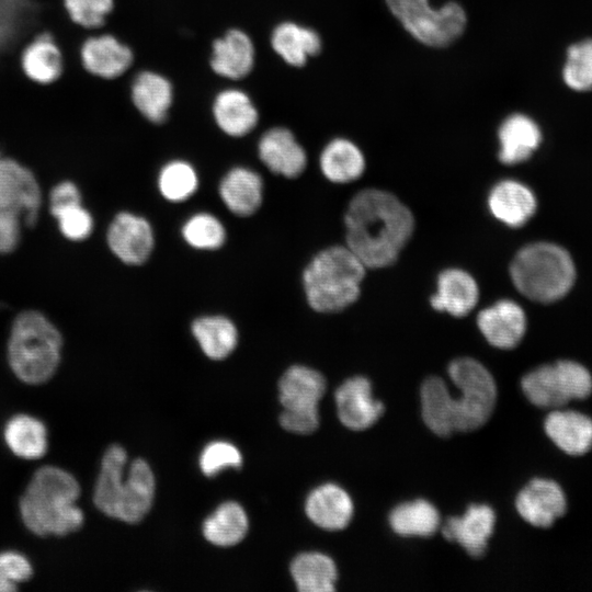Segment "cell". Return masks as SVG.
Instances as JSON below:
<instances>
[{
  "label": "cell",
  "mask_w": 592,
  "mask_h": 592,
  "mask_svg": "<svg viewBox=\"0 0 592 592\" xmlns=\"http://www.w3.org/2000/svg\"><path fill=\"white\" fill-rule=\"evenodd\" d=\"M21 217L12 212L0 209V253L13 251L20 238Z\"/></svg>",
  "instance_id": "cell-43"
},
{
  "label": "cell",
  "mask_w": 592,
  "mask_h": 592,
  "mask_svg": "<svg viewBox=\"0 0 592 592\" xmlns=\"http://www.w3.org/2000/svg\"><path fill=\"white\" fill-rule=\"evenodd\" d=\"M271 45L286 64L303 67L309 57L320 53L322 41L315 30L286 21L273 30Z\"/></svg>",
  "instance_id": "cell-27"
},
{
  "label": "cell",
  "mask_w": 592,
  "mask_h": 592,
  "mask_svg": "<svg viewBox=\"0 0 592 592\" xmlns=\"http://www.w3.org/2000/svg\"><path fill=\"white\" fill-rule=\"evenodd\" d=\"M344 223L346 247L369 269L394 263L414 228L408 207L377 189L363 190L352 198Z\"/></svg>",
  "instance_id": "cell-2"
},
{
  "label": "cell",
  "mask_w": 592,
  "mask_h": 592,
  "mask_svg": "<svg viewBox=\"0 0 592 592\" xmlns=\"http://www.w3.org/2000/svg\"><path fill=\"white\" fill-rule=\"evenodd\" d=\"M526 398L540 408H560L592 392V376L580 363L570 360L542 365L521 380Z\"/></svg>",
  "instance_id": "cell-10"
},
{
  "label": "cell",
  "mask_w": 592,
  "mask_h": 592,
  "mask_svg": "<svg viewBox=\"0 0 592 592\" xmlns=\"http://www.w3.org/2000/svg\"><path fill=\"white\" fill-rule=\"evenodd\" d=\"M364 274L365 265L348 247L320 251L303 273L308 304L320 312L346 308L357 299Z\"/></svg>",
  "instance_id": "cell-5"
},
{
  "label": "cell",
  "mask_w": 592,
  "mask_h": 592,
  "mask_svg": "<svg viewBox=\"0 0 592 592\" xmlns=\"http://www.w3.org/2000/svg\"><path fill=\"white\" fill-rule=\"evenodd\" d=\"M499 160L516 164L528 160L539 148L543 133L537 122L527 114L512 113L499 125Z\"/></svg>",
  "instance_id": "cell-18"
},
{
  "label": "cell",
  "mask_w": 592,
  "mask_h": 592,
  "mask_svg": "<svg viewBox=\"0 0 592 592\" xmlns=\"http://www.w3.org/2000/svg\"><path fill=\"white\" fill-rule=\"evenodd\" d=\"M54 216L58 220L62 235L70 240H83L92 231V217L81 204L61 209L55 213Z\"/></svg>",
  "instance_id": "cell-42"
},
{
  "label": "cell",
  "mask_w": 592,
  "mask_h": 592,
  "mask_svg": "<svg viewBox=\"0 0 592 592\" xmlns=\"http://www.w3.org/2000/svg\"><path fill=\"white\" fill-rule=\"evenodd\" d=\"M219 195L231 213L238 216H250L262 203V179L251 169L236 167L223 178Z\"/></svg>",
  "instance_id": "cell-26"
},
{
  "label": "cell",
  "mask_w": 592,
  "mask_h": 592,
  "mask_svg": "<svg viewBox=\"0 0 592 592\" xmlns=\"http://www.w3.org/2000/svg\"><path fill=\"white\" fill-rule=\"evenodd\" d=\"M21 13L0 0V45L4 44L14 31V22Z\"/></svg>",
  "instance_id": "cell-45"
},
{
  "label": "cell",
  "mask_w": 592,
  "mask_h": 592,
  "mask_svg": "<svg viewBox=\"0 0 592 592\" xmlns=\"http://www.w3.org/2000/svg\"><path fill=\"white\" fill-rule=\"evenodd\" d=\"M548 437L562 452L579 456L592 447V419L573 410H553L545 419Z\"/></svg>",
  "instance_id": "cell-22"
},
{
  "label": "cell",
  "mask_w": 592,
  "mask_h": 592,
  "mask_svg": "<svg viewBox=\"0 0 592 592\" xmlns=\"http://www.w3.org/2000/svg\"><path fill=\"white\" fill-rule=\"evenodd\" d=\"M61 350V337L42 314H20L12 326L8 356L12 371L24 383L37 385L55 373Z\"/></svg>",
  "instance_id": "cell-7"
},
{
  "label": "cell",
  "mask_w": 592,
  "mask_h": 592,
  "mask_svg": "<svg viewBox=\"0 0 592 592\" xmlns=\"http://www.w3.org/2000/svg\"><path fill=\"white\" fill-rule=\"evenodd\" d=\"M515 508L521 517L531 525L549 527L565 514L567 500L557 482L535 478L517 493Z\"/></svg>",
  "instance_id": "cell-14"
},
{
  "label": "cell",
  "mask_w": 592,
  "mask_h": 592,
  "mask_svg": "<svg viewBox=\"0 0 592 592\" xmlns=\"http://www.w3.org/2000/svg\"><path fill=\"white\" fill-rule=\"evenodd\" d=\"M126 460V451L117 444L105 451L93 501L104 514L126 523H137L151 508L155 476L146 460L136 458L124 477Z\"/></svg>",
  "instance_id": "cell-4"
},
{
  "label": "cell",
  "mask_w": 592,
  "mask_h": 592,
  "mask_svg": "<svg viewBox=\"0 0 592 592\" xmlns=\"http://www.w3.org/2000/svg\"><path fill=\"white\" fill-rule=\"evenodd\" d=\"M192 333L203 352L213 360L228 356L238 342V331L234 322L219 315L195 319Z\"/></svg>",
  "instance_id": "cell-32"
},
{
  "label": "cell",
  "mask_w": 592,
  "mask_h": 592,
  "mask_svg": "<svg viewBox=\"0 0 592 592\" xmlns=\"http://www.w3.org/2000/svg\"><path fill=\"white\" fill-rule=\"evenodd\" d=\"M280 402L284 407L281 425L293 433L310 434L319 425L318 402L326 392V379L318 371L293 365L278 383Z\"/></svg>",
  "instance_id": "cell-9"
},
{
  "label": "cell",
  "mask_w": 592,
  "mask_h": 592,
  "mask_svg": "<svg viewBox=\"0 0 592 592\" xmlns=\"http://www.w3.org/2000/svg\"><path fill=\"white\" fill-rule=\"evenodd\" d=\"M64 7L76 24L96 29L104 24L114 7L113 0H64Z\"/></svg>",
  "instance_id": "cell-39"
},
{
  "label": "cell",
  "mask_w": 592,
  "mask_h": 592,
  "mask_svg": "<svg viewBox=\"0 0 592 592\" xmlns=\"http://www.w3.org/2000/svg\"><path fill=\"white\" fill-rule=\"evenodd\" d=\"M32 567L29 560L15 551L0 554V592L16 590L20 582L26 581L32 576Z\"/></svg>",
  "instance_id": "cell-41"
},
{
  "label": "cell",
  "mask_w": 592,
  "mask_h": 592,
  "mask_svg": "<svg viewBox=\"0 0 592 592\" xmlns=\"http://www.w3.org/2000/svg\"><path fill=\"white\" fill-rule=\"evenodd\" d=\"M242 456L231 443L216 441L207 444L200 457V466L205 476L212 477L227 467L239 468Z\"/></svg>",
  "instance_id": "cell-40"
},
{
  "label": "cell",
  "mask_w": 592,
  "mask_h": 592,
  "mask_svg": "<svg viewBox=\"0 0 592 592\" xmlns=\"http://www.w3.org/2000/svg\"><path fill=\"white\" fill-rule=\"evenodd\" d=\"M80 59L84 69L91 75L103 79H114L130 67L133 53L115 36L102 34L88 37L83 42Z\"/></svg>",
  "instance_id": "cell-19"
},
{
  "label": "cell",
  "mask_w": 592,
  "mask_h": 592,
  "mask_svg": "<svg viewBox=\"0 0 592 592\" xmlns=\"http://www.w3.org/2000/svg\"><path fill=\"white\" fill-rule=\"evenodd\" d=\"M213 115L218 127L232 137L249 134L259 121L255 105L249 95L239 89L220 91L213 103Z\"/></svg>",
  "instance_id": "cell-25"
},
{
  "label": "cell",
  "mask_w": 592,
  "mask_h": 592,
  "mask_svg": "<svg viewBox=\"0 0 592 592\" xmlns=\"http://www.w3.org/2000/svg\"><path fill=\"white\" fill-rule=\"evenodd\" d=\"M510 274L522 295L534 301L553 303L571 289L576 269L563 248L550 242H536L516 253Z\"/></svg>",
  "instance_id": "cell-6"
},
{
  "label": "cell",
  "mask_w": 592,
  "mask_h": 592,
  "mask_svg": "<svg viewBox=\"0 0 592 592\" xmlns=\"http://www.w3.org/2000/svg\"><path fill=\"white\" fill-rule=\"evenodd\" d=\"M80 202V193L73 183H59L52 190L49 195L50 213L54 215L61 209L81 204Z\"/></svg>",
  "instance_id": "cell-44"
},
{
  "label": "cell",
  "mask_w": 592,
  "mask_h": 592,
  "mask_svg": "<svg viewBox=\"0 0 592 592\" xmlns=\"http://www.w3.org/2000/svg\"><path fill=\"white\" fill-rule=\"evenodd\" d=\"M41 206V191L33 173L19 162L0 158V209L18 214L32 226Z\"/></svg>",
  "instance_id": "cell-11"
},
{
  "label": "cell",
  "mask_w": 592,
  "mask_h": 592,
  "mask_svg": "<svg viewBox=\"0 0 592 592\" xmlns=\"http://www.w3.org/2000/svg\"><path fill=\"white\" fill-rule=\"evenodd\" d=\"M24 75L38 84H50L62 73V54L55 39L41 34L30 42L21 54Z\"/></svg>",
  "instance_id": "cell-29"
},
{
  "label": "cell",
  "mask_w": 592,
  "mask_h": 592,
  "mask_svg": "<svg viewBox=\"0 0 592 592\" xmlns=\"http://www.w3.org/2000/svg\"><path fill=\"white\" fill-rule=\"evenodd\" d=\"M291 573L300 592L334 591L338 578L334 561L329 556L317 551L296 556L291 563Z\"/></svg>",
  "instance_id": "cell-31"
},
{
  "label": "cell",
  "mask_w": 592,
  "mask_h": 592,
  "mask_svg": "<svg viewBox=\"0 0 592 592\" xmlns=\"http://www.w3.org/2000/svg\"><path fill=\"white\" fill-rule=\"evenodd\" d=\"M322 174L334 183H348L358 179L365 169L361 149L346 138H334L320 153Z\"/></svg>",
  "instance_id": "cell-30"
},
{
  "label": "cell",
  "mask_w": 592,
  "mask_h": 592,
  "mask_svg": "<svg viewBox=\"0 0 592 592\" xmlns=\"http://www.w3.org/2000/svg\"><path fill=\"white\" fill-rule=\"evenodd\" d=\"M526 316L523 308L513 300L502 299L482 309L477 325L486 340L503 350L515 348L526 331Z\"/></svg>",
  "instance_id": "cell-16"
},
{
  "label": "cell",
  "mask_w": 592,
  "mask_h": 592,
  "mask_svg": "<svg viewBox=\"0 0 592 592\" xmlns=\"http://www.w3.org/2000/svg\"><path fill=\"white\" fill-rule=\"evenodd\" d=\"M248 517L243 508L234 501L220 504L203 524L205 538L217 546H232L247 534Z\"/></svg>",
  "instance_id": "cell-34"
},
{
  "label": "cell",
  "mask_w": 592,
  "mask_h": 592,
  "mask_svg": "<svg viewBox=\"0 0 592 592\" xmlns=\"http://www.w3.org/2000/svg\"><path fill=\"white\" fill-rule=\"evenodd\" d=\"M448 375L459 389L458 397H452L445 382L436 376L426 378L420 391L422 419L434 434L443 437L481 428L497 401L496 382L480 362L456 358L448 366Z\"/></svg>",
  "instance_id": "cell-1"
},
{
  "label": "cell",
  "mask_w": 592,
  "mask_h": 592,
  "mask_svg": "<svg viewBox=\"0 0 592 592\" xmlns=\"http://www.w3.org/2000/svg\"><path fill=\"white\" fill-rule=\"evenodd\" d=\"M479 291L476 281L459 269H447L437 278V291L431 297V305L439 311L454 317L469 314L478 301Z\"/></svg>",
  "instance_id": "cell-24"
},
{
  "label": "cell",
  "mask_w": 592,
  "mask_h": 592,
  "mask_svg": "<svg viewBox=\"0 0 592 592\" xmlns=\"http://www.w3.org/2000/svg\"><path fill=\"white\" fill-rule=\"evenodd\" d=\"M79 496L80 486L71 474L44 466L34 474L20 500L22 520L39 536L75 532L83 523V512L76 505Z\"/></svg>",
  "instance_id": "cell-3"
},
{
  "label": "cell",
  "mask_w": 592,
  "mask_h": 592,
  "mask_svg": "<svg viewBox=\"0 0 592 592\" xmlns=\"http://www.w3.org/2000/svg\"><path fill=\"white\" fill-rule=\"evenodd\" d=\"M341 423L350 430L371 428L384 413L382 401L372 394V384L364 376H354L342 383L334 394Z\"/></svg>",
  "instance_id": "cell-12"
},
{
  "label": "cell",
  "mask_w": 592,
  "mask_h": 592,
  "mask_svg": "<svg viewBox=\"0 0 592 592\" xmlns=\"http://www.w3.org/2000/svg\"><path fill=\"white\" fill-rule=\"evenodd\" d=\"M388 520L391 530L405 537H428L433 535L440 526L437 509L423 499L397 505L390 512Z\"/></svg>",
  "instance_id": "cell-33"
},
{
  "label": "cell",
  "mask_w": 592,
  "mask_h": 592,
  "mask_svg": "<svg viewBox=\"0 0 592 592\" xmlns=\"http://www.w3.org/2000/svg\"><path fill=\"white\" fill-rule=\"evenodd\" d=\"M4 439L13 453L25 459L39 458L47 448L45 425L26 414L15 415L7 423Z\"/></svg>",
  "instance_id": "cell-35"
},
{
  "label": "cell",
  "mask_w": 592,
  "mask_h": 592,
  "mask_svg": "<svg viewBox=\"0 0 592 592\" xmlns=\"http://www.w3.org/2000/svg\"><path fill=\"white\" fill-rule=\"evenodd\" d=\"M561 78L572 91H592V38L581 39L567 48Z\"/></svg>",
  "instance_id": "cell-36"
},
{
  "label": "cell",
  "mask_w": 592,
  "mask_h": 592,
  "mask_svg": "<svg viewBox=\"0 0 592 592\" xmlns=\"http://www.w3.org/2000/svg\"><path fill=\"white\" fill-rule=\"evenodd\" d=\"M254 57L250 36L239 29H232L214 41L210 67L218 76L238 80L251 72Z\"/></svg>",
  "instance_id": "cell-20"
},
{
  "label": "cell",
  "mask_w": 592,
  "mask_h": 592,
  "mask_svg": "<svg viewBox=\"0 0 592 592\" xmlns=\"http://www.w3.org/2000/svg\"><path fill=\"white\" fill-rule=\"evenodd\" d=\"M536 197L525 184L504 180L490 191L488 206L491 214L510 227L526 224L536 210Z\"/></svg>",
  "instance_id": "cell-23"
},
{
  "label": "cell",
  "mask_w": 592,
  "mask_h": 592,
  "mask_svg": "<svg viewBox=\"0 0 592 592\" xmlns=\"http://www.w3.org/2000/svg\"><path fill=\"white\" fill-rule=\"evenodd\" d=\"M496 523V514L487 504H471L463 516L448 517L443 526L445 539L458 543L471 557L483 556Z\"/></svg>",
  "instance_id": "cell-15"
},
{
  "label": "cell",
  "mask_w": 592,
  "mask_h": 592,
  "mask_svg": "<svg viewBox=\"0 0 592 592\" xmlns=\"http://www.w3.org/2000/svg\"><path fill=\"white\" fill-rule=\"evenodd\" d=\"M135 107L148 121L159 124L166 121L173 100L171 82L153 71L139 72L132 84Z\"/></svg>",
  "instance_id": "cell-28"
},
{
  "label": "cell",
  "mask_w": 592,
  "mask_h": 592,
  "mask_svg": "<svg viewBox=\"0 0 592 592\" xmlns=\"http://www.w3.org/2000/svg\"><path fill=\"white\" fill-rule=\"evenodd\" d=\"M258 153L271 172L285 178L298 177L307 164L305 149L285 127L266 130L259 140Z\"/></svg>",
  "instance_id": "cell-17"
},
{
  "label": "cell",
  "mask_w": 592,
  "mask_h": 592,
  "mask_svg": "<svg viewBox=\"0 0 592 592\" xmlns=\"http://www.w3.org/2000/svg\"><path fill=\"white\" fill-rule=\"evenodd\" d=\"M182 236L193 248L214 250L225 242L226 231L217 217L208 213H198L184 223Z\"/></svg>",
  "instance_id": "cell-38"
},
{
  "label": "cell",
  "mask_w": 592,
  "mask_h": 592,
  "mask_svg": "<svg viewBox=\"0 0 592 592\" xmlns=\"http://www.w3.org/2000/svg\"><path fill=\"white\" fill-rule=\"evenodd\" d=\"M161 195L170 202H183L191 197L198 186V178L194 168L182 160L167 163L158 177Z\"/></svg>",
  "instance_id": "cell-37"
},
{
  "label": "cell",
  "mask_w": 592,
  "mask_h": 592,
  "mask_svg": "<svg viewBox=\"0 0 592 592\" xmlns=\"http://www.w3.org/2000/svg\"><path fill=\"white\" fill-rule=\"evenodd\" d=\"M385 2L406 32L424 46L447 47L466 30V11L456 1H448L440 8L432 7L429 0H385Z\"/></svg>",
  "instance_id": "cell-8"
},
{
  "label": "cell",
  "mask_w": 592,
  "mask_h": 592,
  "mask_svg": "<svg viewBox=\"0 0 592 592\" xmlns=\"http://www.w3.org/2000/svg\"><path fill=\"white\" fill-rule=\"evenodd\" d=\"M305 510L316 525L328 531L343 530L353 515V502L349 493L334 483L315 488L307 497Z\"/></svg>",
  "instance_id": "cell-21"
},
{
  "label": "cell",
  "mask_w": 592,
  "mask_h": 592,
  "mask_svg": "<svg viewBox=\"0 0 592 592\" xmlns=\"http://www.w3.org/2000/svg\"><path fill=\"white\" fill-rule=\"evenodd\" d=\"M107 243L121 261L139 265L149 258L153 249V231L144 217L122 212L109 227Z\"/></svg>",
  "instance_id": "cell-13"
}]
</instances>
